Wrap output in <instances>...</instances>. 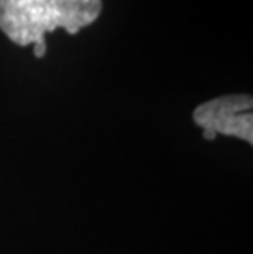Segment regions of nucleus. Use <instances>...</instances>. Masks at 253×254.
I'll use <instances>...</instances> for the list:
<instances>
[{"label":"nucleus","instance_id":"2","mask_svg":"<svg viewBox=\"0 0 253 254\" xmlns=\"http://www.w3.org/2000/svg\"><path fill=\"white\" fill-rule=\"evenodd\" d=\"M192 120L202 128L204 139L217 134L253 143V100L250 95H225L204 102L192 112Z\"/></svg>","mask_w":253,"mask_h":254},{"label":"nucleus","instance_id":"1","mask_svg":"<svg viewBox=\"0 0 253 254\" xmlns=\"http://www.w3.org/2000/svg\"><path fill=\"white\" fill-rule=\"evenodd\" d=\"M100 12L102 0H0V30L15 45H33L35 56L43 58L46 33L63 28L78 35Z\"/></svg>","mask_w":253,"mask_h":254}]
</instances>
